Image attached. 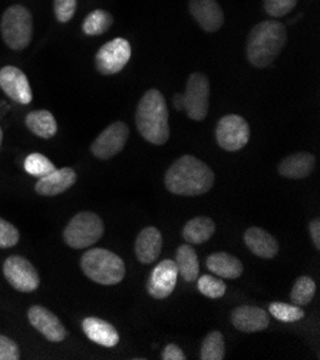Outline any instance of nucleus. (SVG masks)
I'll list each match as a JSON object with an SVG mask.
<instances>
[{
	"label": "nucleus",
	"instance_id": "nucleus-26",
	"mask_svg": "<svg viewBox=\"0 0 320 360\" xmlns=\"http://www.w3.org/2000/svg\"><path fill=\"white\" fill-rule=\"evenodd\" d=\"M226 354L224 338L219 330L210 332L201 346L200 359L201 360H223Z\"/></svg>",
	"mask_w": 320,
	"mask_h": 360
},
{
	"label": "nucleus",
	"instance_id": "nucleus-11",
	"mask_svg": "<svg viewBox=\"0 0 320 360\" xmlns=\"http://www.w3.org/2000/svg\"><path fill=\"white\" fill-rule=\"evenodd\" d=\"M128 136V127L124 122L117 121L98 135L91 146V153L99 160H111L125 148Z\"/></svg>",
	"mask_w": 320,
	"mask_h": 360
},
{
	"label": "nucleus",
	"instance_id": "nucleus-5",
	"mask_svg": "<svg viewBox=\"0 0 320 360\" xmlns=\"http://www.w3.org/2000/svg\"><path fill=\"white\" fill-rule=\"evenodd\" d=\"M0 32L11 49L22 51L27 48L33 36V19L29 9L22 5L8 8L0 20Z\"/></svg>",
	"mask_w": 320,
	"mask_h": 360
},
{
	"label": "nucleus",
	"instance_id": "nucleus-34",
	"mask_svg": "<svg viewBox=\"0 0 320 360\" xmlns=\"http://www.w3.org/2000/svg\"><path fill=\"white\" fill-rule=\"evenodd\" d=\"M19 231L13 224L0 219V248L15 247L19 241Z\"/></svg>",
	"mask_w": 320,
	"mask_h": 360
},
{
	"label": "nucleus",
	"instance_id": "nucleus-19",
	"mask_svg": "<svg viewBox=\"0 0 320 360\" xmlns=\"http://www.w3.org/2000/svg\"><path fill=\"white\" fill-rule=\"evenodd\" d=\"M244 243L252 253L260 259H274L279 253L277 240L263 229L250 227L244 233Z\"/></svg>",
	"mask_w": 320,
	"mask_h": 360
},
{
	"label": "nucleus",
	"instance_id": "nucleus-9",
	"mask_svg": "<svg viewBox=\"0 0 320 360\" xmlns=\"http://www.w3.org/2000/svg\"><path fill=\"white\" fill-rule=\"evenodd\" d=\"M4 273L9 284L22 293H32L39 287V274L34 266L22 256H11L4 263Z\"/></svg>",
	"mask_w": 320,
	"mask_h": 360
},
{
	"label": "nucleus",
	"instance_id": "nucleus-39",
	"mask_svg": "<svg viewBox=\"0 0 320 360\" xmlns=\"http://www.w3.org/2000/svg\"><path fill=\"white\" fill-rule=\"evenodd\" d=\"M2 139H4V131L0 128V147H2Z\"/></svg>",
	"mask_w": 320,
	"mask_h": 360
},
{
	"label": "nucleus",
	"instance_id": "nucleus-31",
	"mask_svg": "<svg viewBox=\"0 0 320 360\" xmlns=\"http://www.w3.org/2000/svg\"><path fill=\"white\" fill-rule=\"evenodd\" d=\"M269 313L277 319L279 321L283 323H293V321H299L305 317V311L302 310L300 306L296 304H289V303H271L269 306Z\"/></svg>",
	"mask_w": 320,
	"mask_h": 360
},
{
	"label": "nucleus",
	"instance_id": "nucleus-13",
	"mask_svg": "<svg viewBox=\"0 0 320 360\" xmlns=\"http://www.w3.org/2000/svg\"><path fill=\"white\" fill-rule=\"evenodd\" d=\"M0 88L13 102L20 105H27L33 99L27 77L16 66H5L0 69Z\"/></svg>",
	"mask_w": 320,
	"mask_h": 360
},
{
	"label": "nucleus",
	"instance_id": "nucleus-37",
	"mask_svg": "<svg viewBox=\"0 0 320 360\" xmlns=\"http://www.w3.org/2000/svg\"><path fill=\"white\" fill-rule=\"evenodd\" d=\"M309 234L316 250L320 248V220H313L309 224Z\"/></svg>",
	"mask_w": 320,
	"mask_h": 360
},
{
	"label": "nucleus",
	"instance_id": "nucleus-23",
	"mask_svg": "<svg viewBox=\"0 0 320 360\" xmlns=\"http://www.w3.org/2000/svg\"><path fill=\"white\" fill-rule=\"evenodd\" d=\"M25 124L32 134L44 139H49L58 132V124L55 117L45 110L29 112L26 115Z\"/></svg>",
	"mask_w": 320,
	"mask_h": 360
},
{
	"label": "nucleus",
	"instance_id": "nucleus-35",
	"mask_svg": "<svg viewBox=\"0 0 320 360\" xmlns=\"http://www.w3.org/2000/svg\"><path fill=\"white\" fill-rule=\"evenodd\" d=\"M19 346L9 338L0 335V360H19Z\"/></svg>",
	"mask_w": 320,
	"mask_h": 360
},
{
	"label": "nucleus",
	"instance_id": "nucleus-17",
	"mask_svg": "<svg viewBox=\"0 0 320 360\" xmlns=\"http://www.w3.org/2000/svg\"><path fill=\"white\" fill-rule=\"evenodd\" d=\"M75 183L77 172L72 168L65 167L60 169H55L45 176H41L37 186H34V191L44 197H55L69 190Z\"/></svg>",
	"mask_w": 320,
	"mask_h": 360
},
{
	"label": "nucleus",
	"instance_id": "nucleus-1",
	"mask_svg": "<svg viewBox=\"0 0 320 360\" xmlns=\"http://www.w3.org/2000/svg\"><path fill=\"white\" fill-rule=\"evenodd\" d=\"M164 183L167 190L175 195L197 197L215 186V172L201 160L183 155L167 169Z\"/></svg>",
	"mask_w": 320,
	"mask_h": 360
},
{
	"label": "nucleus",
	"instance_id": "nucleus-10",
	"mask_svg": "<svg viewBox=\"0 0 320 360\" xmlns=\"http://www.w3.org/2000/svg\"><path fill=\"white\" fill-rule=\"evenodd\" d=\"M184 110L193 121H203L208 114L210 82L208 78L198 72L190 75L186 86Z\"/></svg>",
	"mask_w": 320,
	"mask_h": 360
},
{
	"label": "nucleus",
	"instance_id": "nucleus-15",
	"mask_svg": "<svg viewBox=\"0 0 320 360\" xmlns=\"http://www.w3.org/2000/svg\"><path fill=\"white\" fill-rule=\"evenodd\" d=\"M233 326L244 333L266 330L270 325L269 311L256 306H240L231 311Z\"/></svg>",
	"mask_w": 320,
	"mask_h": 360
},
{
	"label": "nucleus",
	"instance_id": "nucleus-36",
	"mask_svg": "<svg viewBox=\"0 0 320 360\" xmlns=\"http://www.w3.org/2000/svg\"><path fill=\"white\" fill-rule=\"evenodd\" d=\"M162 360H186V353L177 345H167L161 354Z\"/></svg>",
	"mask_w": 320,
	"mask_h": 360
},
{
	"label": "nucleus",
	"instance_id": "nucleus-8",
	"mask_svg": "<svg viewBox=\"0 0 320 360\" xmlns=\"http://www.w3.org/2000/svg\"><path fill=\"white\" fill-rule=\"evenodd\" d=\"M131 59V45L124 38H115L101 46L95 56V66L102 75H115Z\"/></svg>",
	"mask_w": 320,
	"mask_h": 360
},
{
	"label": "nucleus",
	"instance_id": "nucleus-20",
	"mask_svg": "<svg viewBox=\"0 0 320 360\" xmlns=\"http://www.w3.org/2000/svg\"><path fill=\"white\" fill-rule=\"evenodd\" d=\"M82 330L89 340L99 346L114 347L120 343V335L111 323L98 317H87L82 321Z\"/></svg>",
	"mask_w": 320,
	"mask_h": 360
},
{
	"label": "nucleus",
	"instance_id": "nucleus-30",
	"mask_svg": "<svg viewBox=\"0 0 320 360\" xmlns=\"http://www.w3.org/2000/svg\"><path fill=\"white\" fill-rule=\"evenodd\" d=\"M197 287L200 293L208 299H220L226 295L227 290L226 283L220 277L211 274L201 276L197 281Z\"/></svg>",
	"mask_w": 320,
	"mask_h": 360
},
{
	"label": "nucleus",
	"instance_id": "nucleus-29",
	"mask_svg": "<svg viewBox=\"0 0 320 360\" xmlns=\"http://www.w3.org/2000/svg\"><path fill=\"white\" fill-rule=\"evenodd\" d=\"M23 168L29 175L38 176V178L45 176V175H48V174H51L52 171L56 169L55 164L39 153H33V154L27 155L25 158Z\"/></svg>",
	"mask_w": 320,
	"mask_h": 360
},
{
	"label": "nucleus",
	"instance_id": "nucleus-21",
	"mask_svg": "<svg viewBox=\"0 0 320 360\" xmlns=\"http://www.w3.org/2000/svg\"><path fill=\"white\" fill-rule=\"evenodd\" d=\"M316 165V158L310 153H296L284 158L277 171L281 176L289 179H302L312 174Z\"/></svg>",
	"mask_w": 320,
	"mask_h": 360
},
{
	"label": "nucleus",
	"instance_id": "nucleus-33",
	"mask_svg": "<svg viewBox=\"0 0 320 360\" xmlns=\"http://www.w3.org/2000/svg\"><path fill=\"white\" fill-rule=\"evenodd\" d=\"M53 11L56 20L66 23L75 15L77 0H53Z\"/></svg>",
	"mask_w": 320,
	"mask_h": 360
},
{
	"label": "nucleus",
	"instance_id": "nucleus-2",
	"mask_svg": "<svg viewBox=\"0 0 320 360\" xmlns=\"http://www.w3.org/2000/svg\"><path fill=\"white\" fill-rule=\"evenodd\" d=\"M288 42L286 26L277 20L257 23L247 39V59L255 68H269Z\"/></svg>",
	"mask_w": 320,
	"mask_h": 360
},
{
	"label": "nucleus",
	"instance_id": "nucleus-32",
	"mask_svg": "<svg viewBox=\"0 0 320 360\" xmlns=\"http://www.w3.org/2000/svg\"><path fill=\"white\" fill-rule=\"evenodd\" d=\"M299 0H264V11L273 18H281L290 13Z\"/></svg>",
	"mask_w": 320,
	"mask_h": 360
},
{
	"label": "nucleus",
	"instance_id": "nucleus-16",
	"mask_svg": "<svg viewBox=\"0 0 320 360\" xmlns=\"http://www.w3.org/2000/svg\"><path fill=\"white\" fill-rule=\"evenodd\" d=\"M190 13L203 30L217 32L224 23V13L216 0H190Z\"/></svg>",
	"mask_w": 320,
	"mask_h": 360
},
{
	"label": "nucleus",
	"instance_id": "nucleus-24",
	"mask_svg": "<svg viewBox=\"0 0 320 360\" xmlns=\"http://www.w3.org/2000/svg\"><path fill=\"white\" fill-rule=\"evenodd\" d=\"M177 269H179V276L184 278L187 283H193L197 280L200 274V263L196 250L191 244H183L177 250Z\"/></svg>",
	"mask_w": 320,
	"mask_h": 360
},
{
	"label": "nucleus",
	"instance_id": "nucleus-25",
	"mask_svg": "<svg viewBox=\"0 0 320 360\" xmlns=\"http://www.w3.org/2000/svg\"><path fill=\"white\" fill-rule=\"evenodd\" d=\"M216 233V223L208 217H194L183 229V237L190 244H203Z\"/></svg>",
	"mask_w": 320,
	"mask_h": 360
},
{
	"label": "nucleus",
	"instance_id": "nucleus-7",
	"mask_svg": "<svg viewBox=\"0 0 320 360\" xmlns=\"http://www.w3.org/2000/svg\"><path fill=\"white\" fill-rule=\"evenodd\" d=\"M216 139L220 148L224 151L236 153L243 150L250 139V127L240 115L223 117L216 128Z\"/></svg>",
	"mask_w": 320,
	"mask_h": 360
},
{
	"label": "nucleus",
	"instance_id": "nucleus-28",
	"mask_svg": "<svg viewBox=\"0 0 320 360\" xmlns=\"http://www.w3.org/2000/svg\"><path fill=\"white\" fill-rule=\"evenodd\" d=\"M314 293H316V284L313 278L309 276H300L293 284L290 300L293 304L303 307L313 300Z\"/></svg>",
	"mask_w": 320,
	"mask_h": 360
},
{
	"label": "nucleus",
	"instance_id": "nucleus-27",
	"mask_svg": "<svg viewBox=\"0 0 320 360\" xmlns=\"http://www.w3.org/2000/svg\"><path fill=\"white\" fill-rule=\"evenodd\" d=\"M113 22L114 19L111 13H108L106 11L96 9L85 18L82 23V30L87 36H99L111 27Z\"/></svg>",
	"mask_w": 320,
	"mask_h": 360
},
{
	"label": "nucleus",
	"instance_id": "nucleus-14",
	"mask_svg": "<svg viewBox=\"0 0 320 360\" xmlns=\"http://www.w3.org/2000/svg\"><path fill=\"white\" fill-rule=\"evenodd\" d=\"M27 317L30 325L42 333L49 342H63L66 338V329L60 323V320L46 307L44 306H32L27 311Z\"/></svg>",
	"mask_w": 320,
	"mask_h": 360
},
{
	"label": "nucleus",
	"instance_id": "nucleus-6",
	"mask_svg": "<svg viewBox=\"0 0 320 360\" xmlns=\"http://www.w3.org/2000/svg\"><path fill=\"white\" fill-rule=\"evenodd\" d=\"M103 221L91 211H82L70 220L63 231L65 243L72 248H88L103 236Z\"/></svg>",
	"mask_w": 320,
	"mask_h": 360
},
{
	"label": "nucleus",
	"instance_id": "nucleus-3",
	"mask_svg": "<svg viewBox=\"0 0 320 360\" xmlns=\"http://www.w3.org/2000/svg\"><path fill=\"white\" fill-rule=\"evenodd\" d=\"M135 122L139 134L154 146H164L169 138L168 108L158 89H150L141 98Z\"/></svg>",
	"mask_w": 320,
	"mask_h": 360
},
{
	"label": "nucleus",
	"instance_id": "nucleus-38",
	"mask_svg": "<svg viewBox=\"0 0 320 360\" xmlns=\"http://www.w3.org/2000/svg\"><path fill=\"white\" fill-rule=\"evenodd\" d=\"M172 102H174V105H175V108L179 111H183L184 110V96L183 95H175L174 98H172Z\"/></svg>",
	"mask_w": 320,
	"mask_h": 360
},
{
	"label": "nucleus",
	"instance_id": "nucleus-18",
	"mask_svg": "<svg viewBox=\"0 0 320 360\" xmlns=\"http://www.w3.org/2000/svg\"><path fill=\"white\" fill-rule=\"evenodd\" d=\"M162 250V236L155 227H146L141 230L135 240V256L139 263H154Z\"/></svg>",
	"mask_w": 320,
	"mask_h": 360
},
{
	"label": "nucleus",
	"instance_id": "nucleus-4",
	"mask_svg": "<svg viewBox=\"0 0 320 360\" xmlns=\"http://www.w3.org/2000/svg\"><path fill=\"white\" fill-rule=\"evenodd\" d=\"M81 269L88 278L103 285L121 283L127 271L124 260L105 248L88 250L81 259Z\"/></svg>",
	"mask_w": 320,
	"mask_h": 360
},
{
	"label": "nucleus",
	"instance_id": "nucleus-12",
	"mask_svg": "<svg viewBox=\"0 0 320 360\" xmlns=\"http://www.w3.org/2000/svg\"><path fill=\"white\" fill-rule=\"evenodd\" d=\"M179 280V269L172 260H162L151 271L147 281V292L157 300L167 299L175 289Z\"/></svg>",
	"mask_w": 320,
	"mask_h": 360
},
{
	"label": "nucleus",
	"instance_id": "nucleus-22",
	"mask_svg": "<svg viewBox=\"0 0 320 360\" xmlns=\"http://www.w3.org/2000/svg\"><path fill=\"white\" fill-rule=\"evenodd\" d=\"M207 269L220 278H238L243 274L241 262L229 253H212L207 257Z\"/></svg>",
	"mask_w": 320,
	"mask_h": 360
}]
</instances>
